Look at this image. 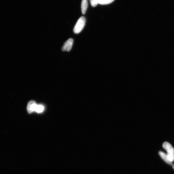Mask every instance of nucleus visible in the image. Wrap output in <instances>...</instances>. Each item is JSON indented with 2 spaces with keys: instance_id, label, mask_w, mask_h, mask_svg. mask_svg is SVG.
<instances>
[{
  "instance_id": "39448f33",
  "label": "nucleus",
  "mask_w": 174,
  "mask_h": 174,
  "mask_svg": "<svg viewBox=\"0 0 174 174\" xmlns=\"http://www.w3.org/2000/svg\"><path fill=\"white\" fill-rule=\"evenodd\" d=\"M159 154L160 156V157L164 161L170 165H172V162L170 161L169 160L167 154L164 153V152L160 151Z\"/></svg>"
},
{
  "instance_id": "423d86ee",
  "label": "nucleus",
  "mask_w": 174,
  "mask_h": 174,
  "mask_svg": "<svg viewBox=\"0 0 174 174\" xmlns=\"http://www.w3.org/2000/svg\"><path fill=\"white\" fill-rule=\"evenodd\" d=\"M88 5V0H82L81 9L82 14H85Z\"/></svg>"
},
{
  "instance_id": "0eeeda50",
  "label": "nucleus",
  "mask_w": 174,
  "mask_h": 174,
  "mask_svg": "<svg viewBox=\"0 0 174 174\" xmlns=\"http://www.w3.org/2000/svg\"><path fill=\"white\" fill-rule=\"evenodd\" d=\"M115 0H98V3L101 5H106L110 4Z\"/></svg>"
},
{
  "instance_id": "20e7f679",
  "label": "nucleus",
  "mask_w": 174,
  "mask_h": 174,
  "mask_svg": "<svg viewBox=\"0 0 174 174\" xmlns=\"http://www.w3.org/2000/svg\"><path fill=\"white\" fill-rule=\"evenodd\" d=\"M37 104L34 101H32L29 102L27 107L28 112L31 114L33 111H35Z\"/></svg>"
},
{
  "instance_id": "f257e3e1",
  "label": "nucleus",
  "mask_w": 174,
  "mask_h": 174,
  "mask_svg": "<svg viewBox=\"0 0 174 174\" xmlns=\"http://www.w3.org/2000/svg\"><path fill=\"white\" fill-rule=\"evenodd\" d=\"M163 146L167 153V155L170 160L172 162L174 161V149L172 146L168 142H165Z\"/></svg>"
},
{
  "instance_id": "7ed1b4c3",
  "label": "nucleus",
  "mask_w": 174,
  "mask_h": 174,
  "mask_svg": "<svg viewBox=\"0 0 174 174\" xmlns=\"http://www.w3.org/2000/svg\"><path fill=\"white\" fill-rule=\"evenodd\" d=\"M74 40L72 38H69L64 43L62 47L63 51L69 52L71 50L73 44Z\"/></svg>"
},
{
  "instance_id": "9d476101",
  "label": "nucleus",
  "mask_w": 174,
  "mask_h": 174,
  "mask_svg": "<svg viewBox=\"0 0 174 174\" xmlns=\"http://www.w3.org/2000/svg\"><path fill=\"white\" fill-rule=\"evenodd\" d=\"M172 167L174 169V164L172 165Z\"/></svg>"
},
{
  "instance_id": "1a4fd4ad",
  "label": "nucleus",
  "mask_w": 174,
  "mask_h": 174,
  "mask_svg": "<svg viewBox=\"0 0 174 174\" xmlns=\"http://www.w3.org/2000/svg\"><path fill=\"white\" fill-rule=\"evenodd\" d=\"M91 6L93 7L96 6L98 3V0H90Z\"/></svg>"
},
{
  "instance_id": "6e6552de",
  "label": "nucleus",
  "mask_w": 174,
  "mask_h": 174,
  "mask_svg": "<svg viewBox=\"0 0 174 174\" xmlns=\"http://www.w3.org/2000/svg\"><path fill=\"white\" fill-rule=\"evenodd\" d=\"M44 110V107L42 105H37L35 111L38 113L41 112L43 111Z\"/></svg>"
},
{
  "instance_id": "f03ea898",
  "label": "nucleus",
  "mask_w": 174,
  "mask_h": 174,
  "mask_svg": "<svg viewBox=\"0 0 174 174\" xmlns=\"http://www.w3.org/2000/svg\"><path fill=\"white\" fill-rule=\"evenodd\" d=\"M86 22V19L84 16H81L78 20L74 29V32L75 34L80 33L84 28Z\"/></svg>"
}]
</instances>
